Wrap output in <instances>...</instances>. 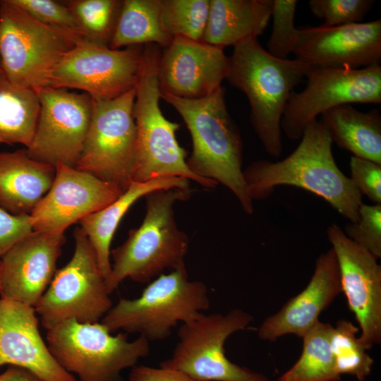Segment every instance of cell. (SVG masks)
<instances>
[{"label":"cell","mask_w":381,"mask_h":381,"mask_svg":"<svg viewBox=\"0 0 381 381\" xmlns=\"http://www.w3.org/2000/svg\"><path fill=\"white\" fill-rule=\"evenodd\" d=\"M173 38L162 23L161 0H124L109 47L155 44L166 48Z\"/></svg>","instance_id":"26"},{"label":"cell","mask_w":381,"mask_h":381,"mask_svg":"<svg viewBox=\"0 0 381 381\" xmlns=\"http://www.w3.org/2000/svg\"><path fill=\"white\" fill-rule=\"evenodd\" d=\"M272 0H210L203 42L223 48L265 32Z\"/></svg>","instance_id":"24"},{"label":"cell","mask_w":381,"mask_h":381,"mask_svg":"<svg viewBox=\"0 0 381 381\" xmlns=\"http://www.w3.org/2000/svg\"><path fill=\"white\" fill-rule=\"evenodd\" d=\"M40 111L33 139L26 148L31 157L75 167L81 154L92 113L86 93L47 87L37 91Z\"/></svg>","instance_id":"14"},{"label":"cell","mask_w":381,"mask_h":381,"mask_svg":"<svg viewBox=\"0 0 381 381\" xmlns=\"http://www.w3.org/2000/svg\"><path fill=\"white\" fill-rule=\"evenodd\" d=\"M159 46L144 45L141 72L136 85L133 114L137 129V145L133 181L145 182L162 176L183 177L214 188V181L193 173L186 162L187 153L176 137L180 124L168 120L159 107L158 78Z\"/></svg>","instance_id":"5"},{"label":"cell","mask_w":381,"mask_h":381,"mask_svg":"<svg viewBox=\"0 0 381 381\" xmlns=\"http://www.w3.org/2000/svg\"><path fill=\"white\" fill-rule=\"evenodd\" d=\"M55 167L30 157L27 149L0 152V207L30 214L51 188Z\"/></svg>","instance_id":"22"},{"label":"cell","mask_w":381,"mask_h":381,"mask_svg":"<svg viewBox=\"0 0 381 381\" xmlns=\"http://www.w3.org/2000/svg\"><path fill=\"white\" fill-rule=\"evenodd\" d=\"M300 140L282 160H258L243 170L250 198L264 199L279 186H296L323 198L350 222H356L362 195L338 167L323 124L313 121Z\"/></svg>","instance_id":"1"},{"label":"cell","mask_w":381,"mask_h":381,"mask_svg":"<svg viewBox=\"0 0 381 381\" xmlns=\"http://www.w3.org/2000/svg\"><path fill=\"white\" fill-rule=\"evenodd\" d=\"M1 261H0V291H1Z\"/></svg>","instance_id":"40"},{"label":"cell","mask_w":381,"mask_h":381,"mask_svg":"<svg viewBox=\"0 0 381 381\" xmlns=\"http://www.w3.org/2000/svg\"><path fill=\"white\" fill-rule=\"evenodd\" d=\"M173 188L189 189V180L183 177L162 176L145 182L133 181L114 201L79 222L81 229L95 253L105 280L111 268V243L123 217L140 198L157 190Z\"/></svg>","instance_id":"23"},{"label":"cell","mask_w":381,"mask_h":381,"mask_svg":"<svg viewBox=\"0 0 381 381\" xmlns=\"http://www.w3.org/2000/svg\"><path fill=\"white\" fill-rule=\"evenodd\" d=\"M32 231L30 214H12L0 207V257Z\"/></svg>","instance_id":"37"},{"label":"cell","mask_w":381,"mask_h":381,"mask_svg":"<svg viewBox=\"0 0 381 381\" xmlns=\"http://www.w3.org/2000/svg\"><path fill=\"white\" fill-rule=\"evenodd\" d=\"M136 87L107 100L92 99L88 131L77 169L125 191L133 182L137 129L133 114Z\"/></svg>","instance_id":"11"},{"label":"cell","mask_w":381,"mask_h":381,"mask_svg":"<svg viewBox=\"0 0 381 381\" xmlns=\"http://www.w3.org/2000/svg\"><path fill=\"white\" fill-rule=\"evenodd\" d=\"M123 192L90 173L59 163L51 188L30 214L32 230L64 234L69 226L105 207Z\"/></svg>","instance_id":"16"},{"label":"cell","mask_w":381,"mask_h":381,"mask_svg":"<svg viewBox=\"0 0 381 381\" xmlns=\"http://www.w3.org/2000/svg\"><path fill=\"white\" fill-rule=\"evenodd\" d=\"M64 234L33 231L1 257V298L35 307L50 284Z\"/></svg>","instance_id":"19"},{"label":"cell","mask_w":381,"mask_h":381,"mask_svg":"<svg viewBox=\"0 0 381 381\" xmlns=\"http://www.w3.org/2000/svg\"><path fill=\"white\" fill-rule=\"evenodd\" d=\"M333 326L318 321L303 337L302 353L287 371L275 381H339L330 350Z\"/></svg>","instance_id":"28"},{"label":"cell","mask_w":381,"mask_h":381,"mask_svg":"<svg viewBox=\"0 0 381 381\" xmlns=\"http://www.w3.org/2000/svg\"><path fill=\"white\" fill-rule=\"evenodd\" d=\"M64 4L73 15L85 38L109 45L123 1L71 0Z\"/></svg>","instance_id":"30"},{"label":"cell","mask_w":381,"mask_h":381,"mask_svg":"<svg viewBox=\"0 0 381 381\" xmlns=\"http://www.w3.org/2000/svg\"><path fill=\"white\" fill-rule=\"evenodd\" d=\"M0 5L2 73L18 87L36 92L49 87L56 66L83 37L40 23L10 0L0 1Z\"/></svg>","instance_id":"7"},{"label":"cell","mask_w":381,"mask_h":381,"mask_svg":"<svg viewBox=\"0 0 381 381\" xmlns=\"http://www.w3.org/2000/svg\"><path fill=\"white\" fill-rule=\"evenodd\" d=\"M349 167L350 179L360 193L381 204V164L351 156Z\"/></svg>","instance_id":"36"},{"label":"cell","mask_w":381,"mask_h":381,"mask_svg":"<svg viewBox=\"0 0 381 381\" xmlns=\"http://www.w3.org/2000/svg\"><path fill=\"white\" fill-rule=\"evenodd\" d=\"M307 84L292 92L284 111L281 129L291 140L301 139L318 115L345 104L381 103V66L361 68L310 66Z\"/></svg>","instance_id":"12"},{"label":"cell","mask_w":381,"mask_h":381,"mask_svg":"<svg viewBox=\"0 0 381 381\" xmlns=\"http://www.w3.org/2000/svg\"><path fill=\"white\" fill-rule=\"evenodd\" d=\"M229 66V57L223 48L174 37L159 59L160 92L186 99L206 97L222 86Z\"/></svg>","instance_id":"17"},{"label":"cell","mask_w":381,"mask_h":381,"mask_svg":"<svg viewBox=\"0 0 381 381\" xmlns=\"http://www.w3.org/2000/svg\"><path fill=\"white\" fill-rule=\"evenodd\" d=\"M73 236L75 249L71 259L56 272L34 307L47 330L71 320L99 322L113 306L87 236L80 227L75 229Z\"/></svg>","instance_id":"10"},{"label":"cell","mask_w":381,"mask_h":381,"mask_svg":"<svg viewBox=\"0 0 381 381\" xmlns=\"http://www.w3.org/2000/svg\"><path fill=\"white\" fill-rule=\"evenodd\" d=\"M210 306L207 285L190 280L183 262L157 277L139 297L120 298L101 322L111 333H138L149 341H159L169 337L179 322L199 318Z\"/></svg>","instance_id":"6"},{"label":"cell","mask_w":381,"mask_h":381,"mask_svg":"<svg viewBox=\"0 0 381 381\" xmlns=\"http://www.w3.org/2000/svg\"><path fill=\"white\" fill-rule=\"evenodd\" d=\"M296 0H272V29L267 42V52L274 57L288 59L293 54L298 38L294 26Z\"/></svg>","instance_id":"32"},{"label":"cell","mask_w":381,"mask_h":381,"mask_svg":"<svg viewBox=\"0 0 381 381\" xmlns=\"http://www.w3.org/2000/svg\"><path fill=\"white\" fill-rule=\"evenodd\" d=\"M0 143H3L2 140L0 139Z\"/></svg>","instance_id":"43"},{"label":"cell","mask_w":381,"mask_h":381,"mask_svg":"<svg viewBox=\"0 0 381 381\" xmlns=\"http://www.w3.org/2000/svg\"><path fill=\"white\" fill-rule=\"evenodd\" d=\"M0 381H43L28 370L14 365H8L0 374Z\"/></svg>","instance_id":"39"},{"label":"cell","mask_w":381,"mask_h":381,"mask_svg":"<svg viewBox=\"0 0 381 381\" xmlns=\"http://www.w3.org/2000/svg\"><path fill=\"white\" fill-rule=\"evenodd\" d=\"M127 333L113 335L102 322L71 320L47 329L48 348L58 363L78 381H123L121 373L150 352L149 341Z\"/></svg>","instance_id":"8"},{"label":"cell","mask_w":381,"mask_h":381,"mask_svg":"<svg viewBox=\"0 0 381 381\" xmlns=\"http://www.w3.org/2000/svg\"><path fill=\"white\" fill-rule=\"evenodd\" d=\"M253 316L240 308L226 314L203 313L181 325L171 356L159 366L200 381H269L265 375L231 362L224 344L233 334L246 329Z\"/></svg>","instance_id":"9"},{"label":"cell","mask_w":381,"mask_h":381,"mask_svg":"<svg viewBox=\"0 0 381 381\" xmlns=\"http://www.w3.org/2000/svg\"><path fill=\"white\" fill-rule=\"evenodd\" d=\"M343 231L377 260L380 258L381 204L367 205L362 202L358 209V220L349 222Z\"/></svg>","instance_id":"34"},{"label":"cell","mask_w":381,"mask_h":381,"mask_svg":"<svg viewBox=\"0 0 381 381\" xmlns=\"http://www.w3.org/2000/svg\"><path fill=\"white\" fill-rule=\"evenodd\" d=\"M190 195V189L177 188L145 195L146 213L141 225L130 230L126 240L111 250L113 264L105 280L109 294L126 278L147 283L166 269L184 262L189 241L176 225L174 206Z\"/></svg>","instance_id":"4"},{"label":"cell","mask_w":381,"mask_h":381,"mask_svg":"<svg viewBox=\"0 0 381 381\" xmlns=\"http://www.w3.org/2000/svg\"><path fill=\"white\" fill-rule=\"evenodd\" d=\"M129 381H200L169 368L139 365L131 368Z\"/></svg>","instance_id":"38"},{"label":"cell","mask_w":381,"mask_h":381,"mask_svg":"<svg viewBox=\"0 0 381 381\" xmlns=\"http://www.w3.org/2000/svg\"><path fill=\"white\" fill-rule=\"evenodd\" d=\"M10 1L42 23L68 30L82 35L76 20L64 3L52 0Z\"/></svg>","instance_id":"35"},{"label":"cell","mask_w":381,"mask_h":381,"mask_svg":"<svg viewBox=\"0 0 381 381\" xmlns=\"http://www.w3.org/2000/svg\"><path fill=\"white\" fill-rule=\"evenodd\" d=\"M40 111L36 91L12 84L0 73V139L3 143H20L28 148L35 135Z\"/></svg>","instance_id":"27"},{"label":"cell","mask_w":381,"mask_h":381,"mask_svg":"<svg viewBox=\"0 0 381 381\" xmlns=\"http://www.w3.org/2000/svg\"><path fill=\"white\" fill-rule=\"evenodd\" d=\"M36 315L34 307L0 298V366L25 368L43 381H78L50 352Z\"/></svg>","instance_id":"20"},{"label":"cell","mask_w":381,"mask_h":381,"mask_svg":"<svg viewBox=\"0 0 381 381\" xmlns=\"http://www.w3.org/2000/svg\"><path fill=\"white\" fill-rule=\"evenodd\" d=\"M293 54L310 66L361 68L379 65L381 20L300 28Z\"/></svg>","instance_id":"18"},{"label":"cell","mask_w":381,"mask_h":381,"mask_svg":"<svg viewBox=\"0 0 381 381\" xmlns=\"http://www.w3.org/2000/svg\"><path fill=\"white\" fill-rule=\"evenodd\" d=\"M161 98L178 111L190 132L193 150L186 160L190 170L226 187L243 211L252 214L253 200L248 196L242 169L241 136L226 108L223 87L198 99L163 92Z\"/></svg>","instance_id":"2"},{"label":"cell","mask_w":381,"mask_h":381,"mask_svg":"<svg viewBox=\"0 0 381 381\" xmlns=\"http://www.w3.org/2000/svg\"><path fill=\"white\" fill-rule=\"evenodd\" d=\"M375 4L373 0H310V11L323 19L324 27H335L360 23Z\"/></svg>","instance_id":"33"},{"label":"cell","mask_w":381,"mask_h":381,"mask_svg":"<svg viewBox=\"0 0 381 381\" xmlns=\"http://www.w3.org/2000/svg\"><path fill=\"white\" fill-rule=\"evenodd\" d=\"M327 236L337 258L341 292L361 329L359 339L368 350L381 342V266L336 223L329 226Z\"/></svg>","instance_id":"15"},{"label":"cell","mask_w":381,"mask_h":381,"mask_svg":"<svg viewBox=\"0 0 381 381\" xmlns=\"http://www.w3.org/2000/svg\"><path fill=\"white\" fill-rule=\"evenodd\" d=\"M0 20H1V5H0Z\"/></svg>","instance_id":"42"},{"label":"cell","mask_w":381,"mask_h":381,"mask_svg":"<svg viewBox=\"0 0 381 381\" xmlns=\"http://www.w3.org/2000/svg\"><path fill=\"white\" fill-rule=\"evenodd\" d=\"M320 122L332 143L353 156L381 164V116L378 109L361 111L351 104L333 107Z\"/></svg>","instance_id":"25"},{"label":"cell","mask_w":381,"mask_h":381,"mask_svg":"<svg viewBox=\"0 0 381 381\" xmlns=\"http://www.w3.org/2000/svg\"><path fill=\"white\" fill-rule=\"evenodd\" d=\"M341 293L339 271L332 248L320 254L307 286L260 325V339L274 341L286 334L302 338Z\"/></svg>","instance_id":"21"},{"label":"cell","mask_w":381,"mask_h":381,"mask_svg":"<svg viewBox=\"0 0 381 381\" xmlns=\"http://www.w3.org/2000/svg\"><path fill=\"white\" fill-rule=\"evenodd\" d=\"M234 47L226 80L247 97L250 122L265 150L278 157L283 147L281 121L294 88L310 66L302 61L271 55L257 37H248Z\"/></svg>","instance_id":"3"},{"label":"cell","mask_w":381,"mask_h":381,"mask_svg":"<svg viewBox=\"0 0 381 381\" xmlns=\"http://www.w3.org/2000/svg\"><path fill=\"white\" fill-rule=\"evenodd\" d=\"M210 11V0H161V20L173 37L202 41Z\"/></svg>","instance_id":"31"},{"label":"cell","mask_w":381,"mask_h":381,"mask_svg":"<svg viewBox=\"0 0 381 381\" xmlns=\"http://www.w3.org/2000/svg\"><path fill=\"white\" fill-rule=\"evenodd\" d=\"M144 45L114 49L82 38L56 66L50 86L76 89L93 99L116 98L136 87Z\"/></svg>","instance_id":"13"},{"label":"cell","mask_w":381,"mask_h":381,"mask_svg":"<svg viewBox=\"0 0 381 381\" xmlns=\"http://www.w3.org/2000/svg\"><path fill=\"white\" fill-rule=\"evenodd\" d=\"M2 72L1 67V63H0V73Z\"/></svg>","instance_id":"41"},{"label":"cell","mask_w":381,"mask_h":381,"mask_svg":"<svg viewBox=\"0 0 381 381\" xmlns=\"http://www.w3.org/2000/svg\"><path fill=\"white\" fill-rule=\"evenodd\" d=\"M358 327L347 320H339L330 335V350L337 373L365 381L374 363L367 349L357 336Z\"/></svg>","instance_id":"29"}]
</instances>
